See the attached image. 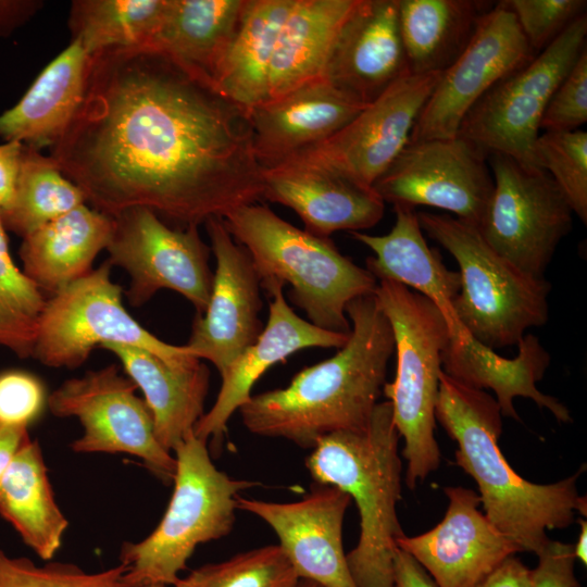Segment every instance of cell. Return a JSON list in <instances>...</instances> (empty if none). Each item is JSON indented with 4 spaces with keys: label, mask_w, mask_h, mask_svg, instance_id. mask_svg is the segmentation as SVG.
Masks as SVG:
<instances>
[{
    "label": "cell",
    "mask_w": 587,
    "mask_h": 587,
    "mask_svg": "<svg viewBox=\"0 0 587 587\" xmlns=\"http://www.w3.org/2000/svg\"><path fill=\"white\" fill-rule=\"evenodd\" d=\"M223 221L248 251L262 287L289 284L291 301L312 324L350 334L346 307L374 295L378 282L372 273L342 255L329 238L302 230L258 202L230 211Z\"/></svg>",
    "instance_id": "5b68a950"
},
{
    "label": "cell",
    "mask_w": 587,
    "mask_h": 587,
    "mask_svg": "<svg viewBox=\"0 0 587 587\" xmlns=\"http://www.w3.org/2000/svg\"><path fill=\"white\" fill-rule=\"evenodd\" d=\"M395 339L396 376L385 383L396 429L404 439L405 484L414 489L440 463L435 439V404L442 372L441 355L450 340L447 320L424 296L387 279L374 292Z\"/></svg>",
    "instance_id": "8992f818"
},
{
    "label": "cell",
    "mask_w": 587,
    "mask_h": 587,
    "mask_svg": "<svg viewBox=\"0 0 587 587\" xmlns=\"http://www.w3.org/2000/svg\"><path fill=\"white\" fill-rule=\"evenodd\" d=\"M351 501L339 488L321 484L287 503L236 497L237 510L259 516L274 530L298 577L322 587H358L342 546V523Z\"/></svg>",
    "instance_id": "ac0fdd59"
},
{
    "label": "cell",
    "mask_w": 587,
    "mask_h": 587,
    "mask_svg": "<svg viewBox=\"0 0 587 587\" xmlns=\"http://www.w3.org/2000/svg\"><path fill=\"white\" fill-rule=\"evenodd\" d=\"M357 0H294L280 28L267 100L325 77L338 35Z\"/></svg>",
    "instance_id": "f1b7e54d"
},
{
    "label": "cell",
    "mask_w": 587,
    "mask_h": 587,
    "mask_svg": "<svg viewBox=\"0 0 587 587\" xmlns=\"http://www.w3.org/2000/svg\"><path fill=\"white\" fill-rule=\"evenodd\" d=\"M516 346L515 358H503L461 328L442 352V372L470 388L492 390L502 416L521 421L513 401L524 397L549 410L559 422H571L569 409L536 387L550 364L549 352L533 334H525Z\"/></svg>",
    "instance_id": "603a6c76"
},
{
    "label": "cell",
    "mask_w": 587,
    "mask_h": 587,
    "mask_svg": "<svg viewBox=\"0 0 587 587\" xmlns=\"http://www.w3.org/2000/svg\"><path fill=\"white\" fill-rule=\"evenodd\" d=\"M398 0H357L346 20L325 77L363 103H371L409 74Z\"/></svg>",
    "instance_id": "7402d4cb"
},
{
    "label": "cell",
    "mask_w": 587,
    "mask_h": 587,
    "mask_svg": "<svg viewBox=\"0 0 587 587\" xmlns=\"http://www.w3.org/2000/svg\"><path fill=\"white\" fill-rule=\"evenodd\" d=\"M372 189L392 205L437 208L477 227L494 178L487 155L458 135L409 141Z\"/></svg>",
    "instance_id": "9a60e30c"
},
{
    "label": "cell",
    "mask_w": 587,
    "mask_h": 587,
    "mask_svg": "<svg viewBox=\"0 0 587 587\" xmlns=\"http://www.w3.org/2000/svg\"><path fill=\"white\" fill-rule=\"evenodd\" d=\"M399 438L386 400L376 404L366 427L322 437L305 459L316 484L339 488L358 507L360 537L346 554L358 587H395L394 555L404 536L396 509L401 498Z\"/></svg>",
    "instance_id": "277c9868"
},
{
    "label": "cell",
    "mask_w": 587,
    "mask_h": 587,
    "mask_svg": "<svg viewBox=\"0 0 587 587\" xmlns=\"http://www.w3.org/2000/svg\"><path fill=\"white\" fill-rule=\"evenodd\" d=\"M294 0H248L237 32L214 75V87L251 112L268 97L277 38Z\"/></svg>",
    "instance_id": "1f68e13d"
},
{
    "label": "cell",
    "mask_w": 587,
    "mask_h": 587,
    "mask_svg": "<svg viewBox=\"0 0 587 587\" xmlns=\"http://www.w3.org/2000/svg\"><path fill=\"white\" fill-rule=\"evenodd\" d=\"M494 190L477 229L484 240L522 272L545 278L573 211L551 176L538 167L491 153Z\"/></svg>",
    "instance_id": "8fae6325"
},
{
    "label": "cell",
    "mask_w": 587,
    "mask_h": 587,
    "mask_svg": "<svg viewBox=\"0 0 587 587\" xmlns=\"http://www.w3.org/2000/svg\"><path fill=\"white\" fill-rule=\"evenodd\" d=\"M216 259L205 311L197 315L186 347L223 375L262 332L260 279L248 251L232 237L221 217L205 223Z\"/></svg>",
    "instance_id": "e0dca14e"
},
{
    "label": "cell",
    "mask_w": 587,
    "mask_h": 587,
    "mask_svg": "<svg viewBox=\"0 0 587 587\" xmlns=\"http://www.w3.org/2000/svg\"><path fill=\"white\" fill-rule=\"evenodd\" d=\"M283 287L278 282L263 286L272 298L267 323L257 341L221 375L214 404L193 427L197 438L205 442L211 439L212 455L221 452L228 420L250 400L253 385L266 370L301 349H339L348 341L350 334L325 330L301 319L285 300Z\"/></svg>",
    "instance_id": "ffe728a7"
},
{
    "label": "cell",
    "mask_w": 587,
    "mask_h": 587,
    "mask_svg": "<svg viewBox=\"0 0 587 587\" xmlns=\"http://www.w3.org/2000/svg\"><path fill=\"white\" fill-rule=\"evenodd\" d=\"M263 199L294 210L308 233L328 238L335 232H361L384 216L385 202L330 172L300 165L263 170Z\"/></svg>",
    "instance_id": "cb8c5ba5"
},
{
    "label": "cell",
    "mask_w": 587,
    "mask_h": 587,
    "mask_svg": "<svg viewBox=\"0 0 587 587\" xmlns=\"http://www.w3.org/2000/svg\"><path fill=\"white\" fill-rule=\"evenodd\" d=\"M42 382L22 370L0 373V422L28 427L47 403Z\"/></svg>",
    "instance_id": "b9f144b4"
},
{
    "label": "cell",
    "mask_w": 587,
    "mask_h": 587,
    "mask_svg": "<svg viewBox=\"0 0 587 587\" xmlns=\"http://www.w3.org/2000/svg\"><path fill=\"white\" fill-rule=\"evenodd\" d=\"M299 579L280 546L268 545L203 564L173 587H296Z\"/></svg>",
    "instance_id": "8d00e7d4"
},
{
    "label": "cell",
    "mask_w": 587,
    "mask_h": 587,
    "mask_svg": "<svg viewBox=\"0 0 587 587\" xmlns=\"http://www.w3.org/2000/svg\"><path fill=\"white\" fill-rule=\"evenodd\" d=\"M113 227L112 216L82 204L22 238V271L43 295L52 296L92 270Z\"/></svg>",
    "instance_id": "83f0119b"
},
{
    "label": "cell",
    "mask_w": 587,
    "mask_h": 587,
    "mask_svg": "<svg viewBox=\"0 0 587 587\" xmlns=\"http://www.w3.org/2000/svg\"><path fill=\"white\" fill-rule=\"evenodd\" d=\"M50 157L112 217L143 207L185 228L263 199L250 113L149 46L90 55L84 99Z\"/></svg>",
    "instance_id": "6da1fadb"
},
{
    "label": "cell",
    "mask_w": 587,
    "mask_h": 587,
    "mask_svg": "<svg viewBox=\"0 0 587 587\" xmlns=\"http://www.w3.org/2000/svg\"><path fill=\"white\" fill-rule=\"evenodd\" d=\"M28 438L27 427L0 422V482L13 458Z\"/></svg>",
    "instance_id": "c3c4849f"
},
{
    "label": "cell",
    "mask_w": 587,
    "mask_h": 587,
    "mask_svg": "<svg viewBox=\"0 0 587 587\" xmlns=\"http://www.w3.org/2000/svg\"><path fill=\"white\" fill-rule=\"evenodd\" d=\"M113 220L107 261L129 275L126 297L130 305L140 307L160 289H171L184 296L197 315L202 314L214 274L209 264L211 248L198 226L173 228L143 207L126 209Z\"/></svg>",
    "instance_id": "4fadbf2b"
},
{
    "label": "cell",
    "mask_w": 587,
    "mask_h": 587,
    "mask_svg": "<svg viewBox=\"0 0 587 587\" xmlns=\"http://www.w3.org/2000/svg\"><path fill=\"white\" fill-rule=\"evenodd\" d=\"M586 36L585 13L527 64L491 87L466 114L458 135L487 157L501 153L538 167L534 146L541 117L552 93L586 48Z\"/></svg>",
    "instance_id": "30bf717a"
},
{
    "label": "cell",
    "mask_w": 587,
    "mask_h": 587,
    "mask_svg": "<svg viewBox=\"0 0 587 587\" xmlns=\"http://www.w3.org/2000/svg\"><path fill=\"white\" fill-rule=\"evenodd\" d=\"M501 417L491 395L440 373L435 419L458 444L455 463L476 482L484 513L494 526L520 551L536 554L549 540L546 530L569 527L576 513L586 516V496L577 491L585 466L552 484L526 480L499 448Z\"/></svg>",
    "instance_id": "3957f363"
},
{
    "label": "cell",
    "mask_w": 587,
    "mask_h": 587,
    "mask_svg": "<svg viewBox=\"0 0 587 587\" xmlns=\"http://www.w3.org/2000/svg\"><path fill=\"white\" fill-rule=\"evenodd\" d=\"M528 46L538 54L577 17L585 14V0H505Z\"/></svg>",
    "instance_id": "ab89813d"
},
{
    "label": "cell",
    "mask_w": 587,
    "mask_h": 587,
    "mask_svg": "<svg viewBox=\"0 0 587 587\" xmlns=\"http://www.w3.org/2000/svg\"><path fill=\"white\" fill-rule=\"evenodd\" d=\"M440 75H404L333 136L278 166L314 167L372 189L408 145L416 117Z\"/></svg>",
    "instance_id": "5bb4252c"
},
{
    "label": "cell",
    "mask_w": 587,
    "mask_h": 587,
    "mask_svg": "<svg viewBox=\"0 0 587 587\" xmlns=\"http://www.w3.org/2000/svg\"><path fill=\"white\" fill-rule=\"evenodd\" d=\"M86 203L84 192L51 157L23 145L14 195L0 217L5 230L24 238Z\"/></svg>",
    "instance_id": "e575fe53"
},
{
    "label": "cell",
    "mask_w": 587,
    "mask_h": 587,
    "mask_svg": "<svg viewBox=\"0 0 587 587\" xmlns=\"http://www.w3.org/2000/svg\"><path fill=\"white\" fill-rule=\"evenodd\" d=\"M486 2L398 0L402 43L412 74L441 73L475 33Z\"/></svg>",
    "instance_id": "d6a6232c"
},
{
    "label": "cell",
    "mask_w": 587,
    "mask_h": 587,
    "mask_svg": "<svg viewBox=\"0 0 587 587\" xmlns=\"http://www.w3.org/2000/svg\"><path fill=\"white\" fill-rule=\"evenodd\" d=\"M121 563L89 573L73 563L35 564L25 557H10L0 549V587H133Z\"/></svg>",
    "instance_id": "f35d334b"
},
{
    "label": "cell",
    "mask_w": 587,
    "mask_h": 587,
    "mask_svg": "<svg viewBox=\"0 0 587 587\" xmlns=\"http://www.w3.org/2000/svg\"><path fill=\"white\" fill-rule=\"evenodd\" d=\"M142 587H166V586L161 585V584H151V585H146V586H142Z\"/></svg>",
    "instance_id": "816d5d0a"
},
{
    "label": "cell",
    "mask_w": 587,
    "mask_h": 587,
    "mask_svg": "<svg viewBox=\"0 0 587 587\" xmlns=\"http://www.w3.org/2000/svg\"><path fill=\"white\" fill-rule=\"evenodd\" d=\"M167 0H75L68 28L91 55L104 50L149 46Z\"/></svg>",
    "instance_id": "836d02e7"
},
{
    "label": "cell",
    "mask_w": 587,
    "mask_h": 587,
    "mask_svg": "<svg viewBox=\"0 0 587 587\" xmlns=\"http://www.w3.org/2000/svg\"><path fill=\"white\" fill-rule=\"evenodd\" d=\"M587 121V48L552 93L540 121L544 132H573Z\"/></svg>",
    "instance_id": "60d3db41"
},
{
    "label": "cell",
    "mask_w": 587,
    "mask_h": 587,
    "mask_svg": "<svg viewBox=\"0 0 587 587\" xmlns=\"http://www.w3.org/2000/svg\"><path fill=\"white\" fill-rule=\"evenodd\" d=\"M422 229L457 261L461 287L454 319L473 338L496 350L517 345L526 330L547 323L551 285L496 252L477 227L450 214L417 212Z\"/></svg>",
    "instance_id": "ba28073f"
},
{
    "label": "cell",
    "mask_w": 587,
    "mask_h": 587,
    "mask_svg": "<svg viewBox=\"0 0 587 587\" xmlns=\"http://www.w3.org/2000/svg\"><path fill=\"white\" fill-rule=\"evenodd\" d=\"M207 444L191 432L175 448L174 489L164 515L146 538L123 544L118 560L133 587L173 586L199 545L232 532L239 492L258 486L220 471Z\"/></svg>",
    "instance_id": "52a82bcc"
},
{
    "label": "cell",
    "mask_w": 587,
    "mask_h": 587,
    "mask_svg": "<svg viewBox=\"0 0 587 587\" xmlns=\"http://www.w3.org/2000/svg\"><path fill=\"white\" fill-rule=\"evenodd\" d=\"M530 570L511 555L475 587H528Z\"/></svg>",
    "instance_id": "7dc6e473"
},
{
    "label": "cell",
    "mask_w": 587,
    "mask_h": 587,
    "mask_svg": "<svg viewBox=\"0 0 587 587\" xmlns=\"http://www.w3.org/2000/svg\"><path fill=\"white\" fill-rule=\"evenodd\" d=\"M536 554L538 564L530 570L528 587H582L573 545L549 539Z\"/></svg>",
    "instance_id": "7bdbcfd3"
},
{
    "label": "cell",
    "mask_w": 587,
    "mask_h": 587,
    "mask_svg": "<svg viewBox=\"0 0 587 587\" xmlns=\"http://www.w3.org/2000/svg\"><path fill=\"white\" fill-rule=\"evenodd\" d=\"M579 524V535L577 542L573 545L574 557L584 565H587V521L585 519H577Z\"/></svg>",
    "instance_id": "681fc988"
},
{
    "label": "cell",
    "mask_w": 587,
    "mask_h": 587,
    "mask_svg": "<svg viewBox=\"0 0 587 587\" xmlns=\"http://www.w3.org/2000/svg\"><path fill=\"white\" fill-rule=\"evenodd\" d=\"M539 168L546 171L565 196L573 213L587 223V133L544 132L534 146Z\"/></svg>",
    "instance_id": "74e56055"
},
{
    "label": "cell",
    "mask_w": 587,
    "mask_h": 587,
    "mask_svg": "<svg viewBox=\"0 0 587 587\" xmlns=\"http://www.w3.org/2000/svg\"><path fill=\"white\" fill-rule=\"evenodd\" d=\"M124 372L143 394L159 444L168 452L193 432L204 414L210 371L201 361L190 367H174L137 347L105 344Z\"/></svg>",
    "instance_id": "4316f807"
},
{
    "label": "cell",
    "mask_w": 587,
    "mask_h": 587,
    "mask_svg": "<svg viewBox=\"0 0 587 587\" xmlns=\"http://www.w3.org/2000/svg\"><path fill=\"white\" fill-rule=\"evenodd\" d=\"M111 270L104 261L46 300L32 357L49 367L76 369L95 348L118 344L146 350L174 367L199 363L186 345L162 341L126 311Z\"/></svg>",
    "instance_id": "9c48e42d"
},
{
    "label": "cell",
    "mask_w": 587,
    "mask_h": 587,
    "mask_svg": "<svg viewBox=\"0 0 587 587\" xmlns=\"http://www.w3.org/2000/svg\"><path fill=\"white\" fill-rule=\"evenodd\" d=\"M394 211L396 221L388 234H349L374 253L366 259L365 268L376 279L399 283L435 303L447 320L451 337L462 328L452 310L461 287L460 274L449 270L440 253L428 247L415 209L394 205Z\"/></svg>",
    "instance_id": "d4e9b609"
},
{
    "label": "cell",
    "mask_w": 587,
    "mask_h": 587,
    "mask_svg": "<svg viewBox=\"0 0 587 587\" xmlns=\"http://www.w3.org/2000/svg\"><path fill=\"white\" fill-rule=\"evenodd\" d=\"M247 2L167 0L161 25L149 47L166 53L214 87V75L237 32Z\"/></svg>",
    "instance_id": "f546056e"
},
{
    "label": "cell",
    "mask_w": 587,
    "mask_h": 587,
    "mask_svg": "<svg viewBox=\"0 0 587 587\" xmlns=\"http://www.w3.org/2000/svg\"><path fill=\"white\" fill-rule=\"evenodd\" d=\"M23 143L4 141L0 145V212L13 198L18 175Z\"/></svg>",
    "instance_id": "ee69618b"
},
{
    "label": "cell",
    "mask_w": 587,
    "mask_h": 587,
    "mask_svg": "<svg viewBox=\"0 0 587 587\" xmlns=\"http://www.w3.org/2000/svg\"><path fill=\"white\" fill-rule=\"evenodd\" d=\"M535 55L505 0L494 4L480 16L462 53L441 72L409 141L457 137L476 102Z\"/></svg>",
    "instance_id": "2e32d148"
},
{
    "label": "cell",
    "mask_w": 587,
    "mask_h": 587,
    "mask_svg": "<svg viewBox=\"0 0 587 587\" xmlns=\"http://www.w3.org/2000/svg\"><path fill=\"white\" fill-rule=\"evenodd\" d=\"M444 519L430 530L402 536L397 546L410 553L438 587H475L507 558L521 552L478 507L480 497L462 486L444 488Z\"/></svg>",
    "instance_id": "d6986e66"
},
{
    "label": "cell",
    "mask_w": 587,
    "mask_h": 587,
    "mask_svg": "<svg viewBox=\"0 0 587 587\" xmlns=\"http://www.w3.org/2000/svg\"><path fill=\"white\" fill-rule=\"evenodd\" d=\"M90 55L78 41L60 52L24 96L0 114V138L40 151L63 136L85 95Z\"/></svg>",
    "instance_id": "484cf974"
},
{
    "label": "cell",
    "mask_w": 587,
    "mask_h": 587,
    "mask_svg": "<svg viewBox=\"0 0 587 587\" xmlns=\"http://www.w3.org/2000/svg\"><path fill=\"white\" fill-rule=\"evenodd\" d=\"M43 7L41 0H0V38L11 36Z\"/></svg>",
    "instance_id": "f6af8a7d"
},
{
    "label": "cell",
    "mask_w": 587,
    "mask_h": 587,
    "mask_svg": "<svg viewBox=\"0 0 587 587\" xmlns=\"http://www.w3.org/2000/svg\"><path fill=\"white\" fill-rule=\"evenodd\" d=\"M367 104L326 77L266 100L250 112L259 164L263 170L273 168L298 152L321 143Z\"/></svg>",
    "instance_id": "44dd1931"
},
{
    "label": "cell",
    "mask_w": 587,
    "mask_h": 587,
    "mask_svg": "<svg viewBox=\"0 0 587 587\" xmlns=\"http://www.w3.org/2000/svg\"><path fill=\"white\" fill-rule=\"evenodd\" d=\"M0 515L40 559L59 551L68 521L58 505L38 440L22 445L0 482Z\"/></svg>",
    "instance_id": "4dcf8cb0"
},
{
    "label": "cell",
    "mask_w": 587,
    "mask_h": 587,
    "mask_svg": "<svg viewBox=\"0 0 587 587\" xmlns=\"http://www.w3.org/2000/svg\"><path fill=\"white\" fill-rule=\"evenodd\" d=\"M296 587H322V586L312 580L299 579Z\"/></svg>",
    "instance_id": "f907efd6"
},
{
    "label": "cell",
    "mask_w": 587,
    "mask_h": 587,
    "mask_svg": "<svg viewBox=\"0 0 587 587\" xmlns=\"http://www.w3.org/2000/svg\"><path fill=\"white\" fill-rule=\"evenodd\" d=\"M136 384L115 364L64 380L47 398L57 417H76L83 435L76 453H126L142 461L164 484L174 479L176 460L158 441L151 412Z\"/></svg>",
    "instance_id": "7c38bea8"
},
{
    "label": "cell",
    "mask_w": 587,
    "mask_h": 587,
    "mask_svg": "<svg viewBox=\"0 0 587 587\" xmlns=\"http://www.w3.org/2000/svg\"><path fill=\"white\" fill-rule=\"evenodd\" d=\"M5 232L0 217V346L26 359L47 299L14 263Z\"/></svg>",
    "instance_id": "d590c367"
},
{
    "label": "cell",
    "mask_w": 587,
    "mask_h": 587,
    "mask_svg": "<svg viewBox=\"0 0 587 587\" xmlns=\"http://www.w3.org/2000/svg\"><path fill=\"white\" fill-rule=\"evenodd\" d=\"M395 587H438L424 567L399 547L394 555Z\"/></svg>",
    "instance_id": "bcb514c9"
},
{
    "label": "cell",
    "mask_w": 587,
    "mask_h": 587,
    "mask_svg": "<svg viewBox=\"0 0 587 587\" xmlns=\"http://www.w3.org/2000/svg\"><path fill=\"white\" fill-rule=\"evenodd\" d=\"M346 314L351 332L332 358L301 370L284 388L251 396L238 410L250 433L312 449L324 436L367 426L395 339L375 295L351 300Z\"/></svg>",
    "instance_id": "7a4b0ae2"
}]
</instances>
